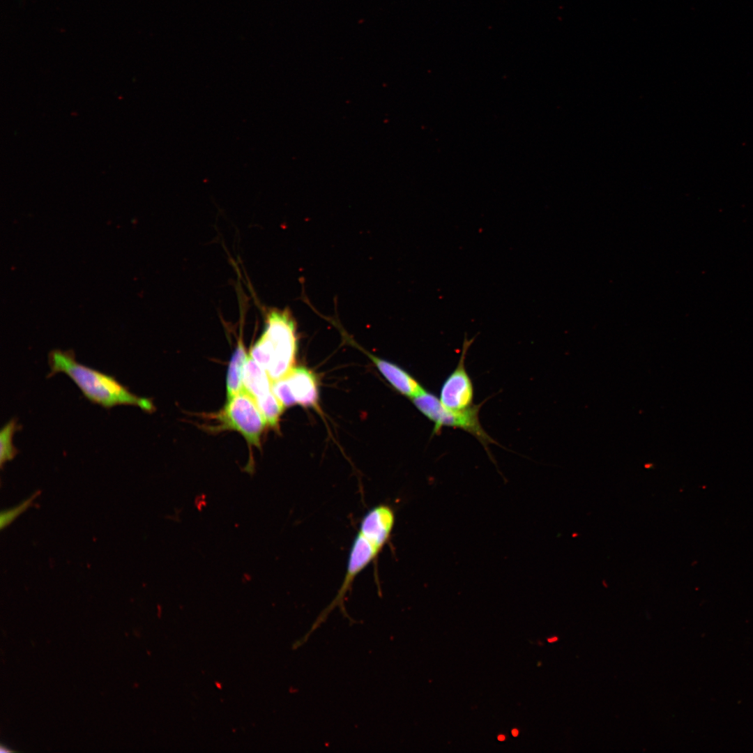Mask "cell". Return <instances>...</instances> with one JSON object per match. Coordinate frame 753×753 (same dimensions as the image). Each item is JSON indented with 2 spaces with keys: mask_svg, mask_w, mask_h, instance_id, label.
<instances>
[{
  "mask_svg": "<svg viewBox=\"0 0 753 753\" xmlns=\"http://www.w3.org/2000/svg\"><path fill=\"white\" fill-rule=\"evenodd\" d=\"M215 418L218 423L217 429L237 431L249 445L260 448L267 423L253 398L244 390L228 399Z\"/></svg>",
  "mask_w": 753,
  "mask_h": 753,
  "instance_id": "277c9868",
  "label": "cell"
},
{
  "mask_svg": "<svg viewBox=\"0 0 753 753\" xmlns=\"http://www.w3.org/2000/svg\"><path fill=\"white\" fill-rule=\"evenodd\" d=\"M518 733H519V731H518L517 729H514L512 730V734L513 736H515V737L517 736Z\"/></svg>",
  "mask_w": 753,
  "mask_h": 753,
  "instance_id": "5bb4252c",
  "label": "cell"
},
{
  "mask_svg": "<svg viewBox=\"0 0 753 753\" xmlns=\"http://www.w3.org/2000/svg\"><path fill=\"white\" fill-rule=\"evenodd\" d=\"M254 402L265 418L267 425L273 428H278L279 420L284 407L273 391Z\"/></svg>",
  "mask_w": 753,
  "mask_h": 753,
  "instance_id": "8fae6325",
  "label": "cell"
},
{
  "mask_svg": "<svg viewBox=\"0 0 753 753\" xmlns=\"http://www.w3.org/2000/svg\"><path fill=\"white\" fill-rule=\"evenodd\" d=\"M556 640H557V637H553V638L549 639L548 641L549 642H554V641H555Z\"/></svg>",
  "mask_w": 753,
  "mask_h": 753,
  "instance_id": "2e32d148",
  "label": "cell"
},
{
  "mask_svg": "<svg viewBox=\"0 0 753 753\" xmlns=\"http://www.w3.org/2000/svg\"><path fill=\"white\" fill-rule=\"evenodd\" d=\"M39 494V492H36L31 496L17 505L6 510L1 513L0 516V526L1 529L8 526L12 523L18 516L31 506L33 501Z\"/></svg>",
  "mask_w": 753,
  "mask_h": 753,
  "instance_id": "4fadbf2b",
  "label": "cell"
},
{
  "mask_svg": "<svg viewBox=\"0 0 753 753\" xmlns=\"http://www.w3.org/2000/svg\"><path fill=\"white\" fill-rule=\"evenodd\" d=\"M411 401L420 412L434 423L433 435L440 434L444 427L464 430L473 436L489 456V444H498L480 422V410L485 401L462 411H452L444 407L436 395L425 389L413 397Z\"/></svg>",
  "mask_w": 753,
  "mask_h": 753,
  "instance_id": "3957f363",
  "label": "cell"
},
{
  "mask_svg": "<svg viewBox=\"0 0 753 753\" xmlns=\"http://www.w3.org/2000/svg\"><path fill=\"white\" fill-rule=\"evenodd\" d=\"M272 383L266 370L249 355L244 368L243 390L256 400L273 391Z\"/></svg>",
  "mask_w": 753,
  "mask_h": 753,
  "instance_id": "9c48e42d",
  "label": "cell"
},
{
  "mask_svg": "<svg viewBox=\"0 0 753 753\" xmlns=\"http://www.w3.org/2000/svg\"><path fill=\"white\" fill-rule=\"evenodd\" d=\"M498 740L500 741H503L505 740V736L503 735H499L498 736Z\"/></svg>",
  "mask_w": 753,
  "mask_h": 753,
  "instance_id": "9a60e30c",
  "label": "cell"
},
{
  "mask_svg": "<svg viewBox=\"0 0 753 753\" xmlns=\"http://www.w3.org/2000/svg\"><path fill=\"white\" fill-rule=\"evenodd\" d=\"M18 429L16 419H10L0 432V464L1 466L12 460L17 455V450L13 444V436Z\"/></svg>",
  "mask_w": 753,
  "mask_h": 753,
  "instance_id": "7c38bea8",
  "label": "cell"
},
{
  "mask_svg": "<svg viewBox=\"0 0 753 753\" xmlns=\"http://www.w3.org/2000/svg\"><path fill=\"white\" fill-rule=\"evenodd\" d=\"M248 356L243 344L242 333H241L236 347L231 357L227 373V400L233 397L243 390V372Z\"/></svg>",
  "mask_w": 753,
  "mask_h": 753,
  "instance_id": "30bf717a",
  "label": "cell"
},
{
  "mask_svg": "<svg viewBox=\"0 0 753 753\" xmlns=\"http://www.w3.org/2000/svg\"><path fill=\"white\" fill-rule=\"evenodd\" d=\"M48 365L49 377L59 373L67 375L92 403L106 409L128 405L146 412L155 409L149 399L134 394L113 376L78 362L72 351L52 350L48 354Z\"/></svg>",
  "mask_w": 753,
  "mask_h": 753,
  "instance_id": "6da1fadb",
  "label": "cell"
},
{
  "mask_svg": "<svg viewBox=\"0 0 753 753\" xmlns=\"http://www.w3.org/2000/svg\"><path fill=\"white\" fill-rule=\"evenodd\" d=\"M365 353L386 379L400 393L412 398L425 390L411 375L401 367L372 356L365 351Z\"/></svg>",
  "mask_w": 753,
  "mask_h": 753,
  "instance_id": "ba28073f",
  "label": "cell"
},
{
  "mask_svg": "<svg viewBox=\"0 0 753 753\" xmlns=\"http://www.w3.org/2000/svg\"><path fill=\"white\" fill-rule=\"evenodd\" d=\"M386 543L374 534L361 528H358L351 547L341 587L334 600L326 609V614L334 607L342 603L356 577L377 558Z\"/></svg>",
  "mask_w": 753,
  "mask_h": 753,
  "instance_id": "8992f818",
  "label": "cell"
},
{
  "mask_svg": "<svg viewBox=\"0 0 753 753\" xmlns=\"http://www.w3.org/2000/svg\"><path fill=\"white\" fill-rule=\"evenodd\" d=\"M474 340L475 337L469 339L465 334L458 363L441 386L439 400L448 409L462 411L473 404L474 388L466 369L465 359Z\"/></svg>",
  "mask_w": 753,
  "mask_h": 753,
  "instance_id": "52a82bcc",
  "label": "cell"
},
{
  "mask_svg": "<svg viewBox=\"0 0 753 753\" xmlns=\"http://www.w3.org/2000/svg\"><path fill=\"white\" fill-rule=\"evenodd\" d=\"M272 390L284 408L294 404L314 408L318 406L317 379L305 367H293L287 375L273 381Z\"/></svg>",
  "mask_w": 753,
  "mask_h": 753,
  "instance_id": "5b68a950",
  "label": "cell"
},
{
  "mask_svg": "<svg viewBox=\"0 0 753 753\" xmlns=\"http://www.w3.org/2000/svg\"><path fill=\"white\" fill-rule=\"evenodd\" d=\"M297 342L296 324L290 310L271 308L266 312L264 330L251 347L250 356L274 381L294 367Z\"/></svg>",
  "mask_w": 753,
  "mask_h": 753,
  "instance_id": "7a4b0ae2",
  "label": "cell"
}]
</instances>
